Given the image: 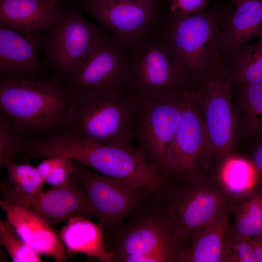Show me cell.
I'll return each instance as SVG.
<instances>
[{
    "label": "cell",
    "mask_w": 262,
    "mask_h": 262,
    "mask_svg": "<svg viewBox=\"0 0 262 262\" xmlns=\"http://www.w3.org/2000/svg\"><path fill=\"white\" fill-rule=\"evenodd\" d=\"M71 94L63 131L96 143L135 147L136 96L127 86Z\"/></svg>",
    "instance_id": "6da1fadb"
},
{
    "label": "cell",
    "mask_w": 262,
    "mask_h": 262,
    "mask_svg": "<svg viewBox=\"0 0 262 262\" xmlns=\"http://www.w3.org/2000/svg\"><path fill=\"white\" fill-rule=\"evenodd\" d=\"M72 96L55 77L0 79V109L26 138L63 131Z\"/></svg>",
    "instance_id": "7a4b0ae2"
},
{
    "label": "cell",
    "mask_w": 262,
    "mask_h": 262,
    "mask_svg": "<svg viewBox=\"0 0 262 262\" xmlns=\"http://www.w3.org/2000/svg\"><path fill=\"white\" fill-rule=\"evenodd\" d=\"M231 198L216 174L181 180L165 179L153 203L168 223L179 251L220 212Z\"/></svg>",
    "instance_id": "3957f363"
},
{
    "label": "cell",
    "mask_w": 262,
    "mask_h": 262,
    "mask_svg": "<svg viewBox=\"0 0 262 262\" xmlns=\"http://www.w3.org/2000/svg\"><path fill=\"white\" fill-rule=\"evenodd\" d=\"M219 2L181 16H167L160 33L178 68L193 82L206 77L222 61Z\"/></svg>",
    "instance_id": "277c9868"
},
{
    "label": "cell",
    "mask_w": 262,
    "mask_h": 262,
    "mask_svg": "<svg viewBox=\"0 0 262 262\" xmlns=\"http://www.w3.org/2000/svg\"><path fill=\"white\" fill-rule=\"evenodd\" d=\"M50 151L54 156H66L101 174L154 196L165 183L164 175L135 147L96 143L64 131L53 137Z\"/></svg>",
    "instance_id": "5b68a950"
},
{
    "label": "cell",
    "mask_w": 262,
    "mask_h": 262,
    "mask_svg": "<svg viewBox=\"0 0 262 262\" xmlns=\"http://www.w3.org/2000/svg\"><path fill=\"white\" fill-rule=\"evenodd\" d=\"M44 65L53 77L66 84L108 32L87 21L75 6L59 5L57 18L43 31Z\"/></svg>",
    "instance_id": "8992f818"
},
{
    "label": "cell",
    "mask_w": 262,
    "mask_h": 262,
    "mask_svg": "<svg viewBox=\"0 0 262 262\" xmlns=\"http://www.w3.org/2000/svg\"><path fill=\"white\" fill-rule=\"evenodd\" d=\"M215 173L211 142L190 86L184 92L180 119L167 153L164 175L168 180H181Z\"/></svg>",
    "instance_id": "52a82bcc"
},
{
    "label": "cell",
    "mask_w": 262,
    "mask_h": 262,
    "mask_svg": "<svg viewBox=\"0 0 262 262\" xmlns=\"http://www.w3.org/2000/svg\"><path fill=\"white\" fill-rule=\"evenodd\" d=\"M83 11L98 21L128 54L158 32L165 19L162 0H81Z\"/></svg>",
    "instance_id": "ba28073f"
},
{
    "label": "cell",
    "mask_w": 262,
    "mask_h": 262,
    "mask_svg": "<svg viewBox=\"0 0 262 262\" xmlns=\"http://www.w3.org/2000/svg\"><path fill=\"white\" fill-rule=\"evenodd\" d=\"M71 175L82 186L94 217L99 221L105 239L130 217L147 207V191L101 174L73 160Z\"/></svg>",
    "instance_id": "9c48e42d"
},
{
    "label": "cell",
    "mask_w": 262,
    "mask_h": 262,
    "mask_svg": "<svg viewBox=\"0 0 262 262\" xmlns=\"http://www.w3.org/2000/svg\"><path fill=\"white\" fill-rule=\"evenodd\" d=\"M185 90L158 97L136 96L134 147L163 175L167 153L179 125Z\"/></svg>",
    "instance_id": "30bf717a"
},
{
    "label": "cell",
    "mask_w": 262,
    "mask_h": 262,
    "mask_svg": "<svg viewBox=\"0 0 262 262\" xmlns=\"http://www.w3.org/2000/svg\"><path fill=\"white\" fill-rule=\"evenodd\" d=\"M126 85L137 97H158L180 92L193 82L177 66L160 30L127 54Z\"/></svg>",
    "instance_id": "8fae6325"
},
{
    "label": "cell",
    "mask_w": 262,
    "mask_h": 262,
    "mask_svg": "<svg viewBox=\"0 0 262 262\" xmlns=\"http://www.w3.org/2000/svg\"><path fill=\"white\" fill-rule=\"evenodd\" d=\"M192 89L203 116L213 152L215 169L236 155L231 83L222 61Z\"/></svg>",
    "instance_id": "7c38bea8"
},
{
    "label": "cell",
    "mask_w": 262,
    "mask_h": 262,
    "mask_svg": "<svg viewBox=\"0 0 262 262\" xmlns=\"http://www.w3.org/2000/svg\"><path fill=\"white\" fill-rule=\"evenodd\" d=\"M113 262L120 257L167 249L178 253L177 240L162 214L153 204L147 206L125 222L105 243Z\"/></svg>",
    "instance_id": "4fadbf2b"
},
{
    "label": "cell",
    "mask_w": 262,
    "mask_h": 262,
    "mask_svg": "<svg viewBox=\"0 0 262 262\" xmlns=\"http://www.w3.org/2000/svg\"><path fill=\"white\" fill-rule=\"evenodd\" d=\"M3 202L24 207L54 227L76 216L94 217L82 186L72 175L66 184L31 195L16 190L4 182L0 184Z\"/></svg>",
    "instance_id": "5bb4252c"
},
{
    "label": "cell",
    "mask_w": 262,
    "mask_h": 262,
    "mask_svg": "<svg viewBox=\"0 0 262 262\" xmlns=\"http://www.w3.org/2000/svg\"><path fill=\"white\" fill-rule=\"evenodd\" d=\"M127 55L109 33L66 83L70 93L127 86Z\"/></svg>",
    "instance_id": "9a60e30c"
},
{
    "label": "cell",
    "mask_w": 262,
    "mask_h": 262,
    "mask_svg": "<svg viewBox=\"0 0 262 262\" xmlns=\"http://www.w3.org/2000/svg\"><path fill=\"white\" fill-rule=\"evenodd\" d=\"M41 32H27L0 24V77L9 80L43 79Z\"/></svg>",
    "instance_id": "2e32d148"
},
{
    "label": "cell",
    "mask_w": 262,
    "mask_h": 262,
    "mask_svg": "<svg viewBox=\"0 0 262 262\" xmlns=\"http://www.w3.org/2000/svg\"><path fill=\"white\" fill-rule=\"evenodd\" d=\"M219 4L218 18L222 31L221 59L224 62L262 33V0Z\"/></svg>",
    "instance_id": "e0dca14e"
},
{
    "label": "cell",
    "mask_w": 262,
    "mask_h": 262,
    "mask_svg": "<svg viewBox=\"0 0 262 262\" xmlns=\"http://www.w3.org/2000/svg\"><path fill=\"white\" fill-rule=\"evenodd\" d=\"M0 205L7 221L36 253L49 257L56 262L66 260V250L63 242L45 220L23 207L9 205L1 200Z\"/></svg>",
    "instance_id": "ac0fdd59"
},
{
    "label": "cell",
    "mask_w": 262,
    "mask_h": 262,
    "mask_svg": "<svg viewBox=\"0 0 262 262\" xmlns=\"http://www.w3.org/2000/svg\"><path fill=\"white\" fill-rule=\"evenodd\" d=\"M235 141L251 147L262 138V82L231 85Z\"/></svg>",
    "instance_id": "d6986e66"
},
{
    "label": "cell",
    "mask_w": 262,
    "mask_h": 262,
    "mask_svg": "<svg viewBox=\"0 0 262 262\" xmlns=\"http://www.w3.org/2000/svg\"><path fill=\"white\" fill-rule=\"evenodd\" d=\"M56 0H0V24L27 32L43 31L55 21Z\"/></svg>",
    "instance_id": "ffe728a7"
},
{
    "label": "cell",
    "mask_w": 262,
    "mask_h": 262,
    "mask_svg": "<svg viewBox=\"0 0 262 262\" xmlns=\"http://www.w3.org/2000/svg\"><path fill=\"white\" fill-rule=\"evenodd\" d=\"M230 214L229 205L178 252L175 262H221Z\"/></svg>",
    "instance_id": "44dd1931"
},
{
    "label": "cell",
    "mask_w": 262,
    "mask_h": 262,
    "mask_svg": "<svg viewBox=\"0 0 262 262\" xmlns=\"http://www.w3.org/2000/svg\"><path fill=\"white\" fill-rule=\"evenodd\" d=\"M58 236L70 253H82L102 262H113V257L106 248L102 227L88 218L82 216L71 218Z\"/></svg>",
    "instance_id": "7402d4cb"
},
{
    "label": "cell",
    "mask_w": 262,
    "mask_h": 262,
    "mask_svg": "<svg viewBox=\"0 0 262 262\" xmlns=\"http://www.w3.org/2000/svg\"><path fill=\"white\" fill-rule=\"evenodd\" d=\"M234 222L228 236L252 238L262 232V181L248 192L231 198Z\"/></svg>",
    "instance_id": "603a6c76"
},
{
    "label": "cell",
    "mask_w": 262,
    "mask_h": 262,
    "mask_svg": "<svg viewBox=\"0 0 262 262\" xmlns=\"http://www.w3.org/2000/svg\"><path fill=\"white\" fill-rule=\"evenodd\" d=\"M223 64L231 85L262 82V33Z\"/></svg>",
    "instance_id": "cb8c5ba5"
},
{
    "label": "cell",
    "mask_w": 262,
    "mask_h": 262,
    "mask_svg": "<svg viewBox=\"0 0 262 262\" xmlns=\"http://www.w3.org/2000/svg\"><path fill=\"white\" fill-rule=\"evenodd\" d=\"M216 173L231 198L248 192L261 181L249 161L237 155L223 163Z\"/></svg>",
    "instance_id": "d4e9b609"
},
{
    "label": "cell",
    "mask_w": 262,
    "mask_h": 262,
    "mask_svg": "<svg viewBox=\"0 0 262 262\" xmlns=\"http://www.w3.org/2000/svg\"><path fill=\"white\" fill-rule=\"evenodd\" d=\"M26 138L12 120L0 110V165L23 154Z\"/></svg>",
    "instance_id": "484cf974"
},
{
    "label": "cell",
    "mask_w": 262,
    "mask_h": 262,
    "mask_svg": "<svg viewBox=\"0 0 262 262\" xmlns=\"http://www.w3.org/2000/svg\"><path fill=\"white\" fill-rule=\"evenodd\" d=\"M4 166L8 172L10 185L16 190L28 195L41 190L45 181L37 167L28 164H18L11 161Z\"/></svg>",
    "instance_id": "4316f807"
},
{
    "label": "cell",
    "mask_w": 262,
    "mask_h": 262,
    "mask_svg": "<svg viewBox=\"0 0 262 262\" xmlns=\"http://www.w3.org/2000/svg\"><path fill=\"white\" fill-rule=\"evenodd\" d=\"M0 244L6 250L13 262H40V255L17 234L7 222L0 220Z\"/></svg>",
    "instance_id": "83f0119b"
},
{
    "label": "cell",
    "mask_w": 262,
    "mask_h": 262,
    "mask_svg": "<svg viewBox=\"0 0 262 262\" xmlns=\"http://www.w3.org/2000/svg\"><path fill=\"white\" fill-rule=\"evenodd\" d=\"M221 262H257L252 238L227 235Z\"/></svg>",
    "instance_id": "f1b7e54d"
},
{
    "label": "cell",
    "mask_w": 262,
    "mask_h": 262,
    "mask_svg": "<svg viewBox=\"0 0 262 262\" xmlns=\"http://www.w3.org/2000/svg\"><path fill=\"white\" fill-rule=\"evenodd\" d=\"M210 0H169L167 16H181L206 9Z\"/></svg>",
    "instance_id": "f546056e"
},
{
    "label": "cell",
    "mask_w": 262,
    "mask_h": 262,
    "mask_svg": "<svg viewBox=\"0 0 262 262\" xmlns=\"http://www.w3.org/2000/svg\"><path fill=\"white\" fill-rule=\"evenodd\" d=\"M178 253L162 249L137 255H127L117 258L115 262H175Z\"/></svg>",
    "instance_id": "4dcf8cb0"
},
{
    "label": "cell",
    "mask_w": 262,
    "mask_h": 262,
    "mask_svg": "<svg viewBox=\"0 0 262 262\" xmlns=\"http://www.w3.org/2000/svg\"><path fill=\"white\" fill-rule=\"evenodd\" d=\"M252 152L248 160L260 181H262V138L252 146Z\"/></svg>",
    "instance_id": "1f68e13d"
},
{
    "label": "cell",
    "mask_w": 262,
    "mask_h": 262,
    "mask_svg": "<svg viewBox=\"0 0 262 262\" xmlns=\"http://www.w3.org/2000/svg\"><path fill=\"white\" fill-rule=\"evenodd\" d=\"M257 262H262V232L252 238Z\"/></svg>",
    "instance_id": "d6a6232c"
},
{
    "label": "cell",
    "mask_w": 262,
    "mask_h": 262,
    "mask_svg": "<svg viewBox=\"0 0 262 262\" xmlns=\"http://www.w3.org/2000/svg\"><path fill=\"white\" fill-rule=\"evenodd\" d=\"M241 0H229L227 2L229 4H234L237 2H239Z\"/></svg>",
    "instance_id": "836d02e7"
},
{
    "label": "cell",
    "mask_w": 262,
    "mask_h": 262,
    "mask_svg": "<svg viewBox=\"0 0 262 262\" xmlns=\"http://www.w3.org/2000/svg\"><path fill=\"white\" fill-rule=\"evenodd\" d=\"M59 4L63 0H56Z\"/></svg>",
    "instance_id": "e575fe53"
}]
</instances>
